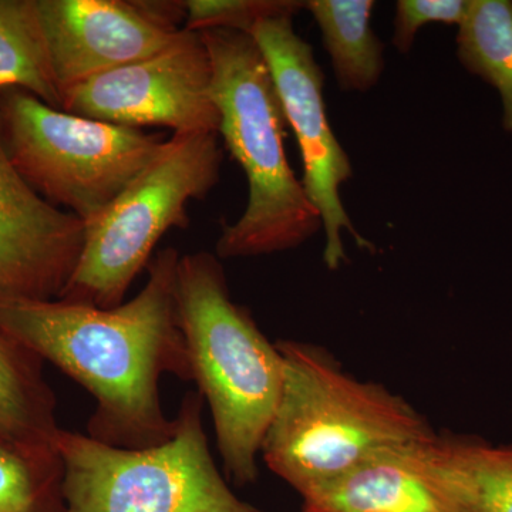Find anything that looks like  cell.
<instances>
[{"label": "cell", "mask_w": 512, "mask_h": 512, "mask_svg": "<svg viewBox=\"0 0 512 512\" xmlns=\"http://www.w3.org/2000/svg\"><path fill=\"white\" fill-rule=\"evenodd\" d=\"M180 256L171 247L153 256L143 291L116 308L0 296V329L92 394L94 440L141 450L175 433L160 383L164 375L191 382L175 295Z\"/></svg>", "instance_id": "6da1fadb"}, {"label": "cell", "mask_w": 512, "mask_h": 512, "mask_svg": "<svg viewBox=\"0 0 512 512\" xmlns=\"http://www.w3.org/2000/svg\"><path fill=\"white\" fill-rule=\"evenodd\" d=\"M276 346L284 387L261 456L301 497L370 458L436 436L406 400L343 372L322 349L295 340Z\"/></svg>", "instance_id": "7a4b0ae2"}, {"label": "cell", "mask_w": 512, "mask_h": 512, "mask_svg": "<svg viewBox=\"0 0 512 512\" xmlns=\"http://www.w3.org/2000/svg\"><path fill=\"white\" fill-rule=\"evenodd\" d=\"M175 295L191 380L210 407L225 471L239 485L254 483L281 400L284 357L251 313L232 301L217 255L180 256Z\"/></svg>", "instance_id": "3957f363"}, {"label": "cell", "mask_w": 512, "mask_h": 512, "mask_svg": "<svg viewBox=\"0 0 512 512\" xmlns=\"http://www.w3.org/2000/svg\"><path fill=\"white\" fill-rule=\"evenodd\" d=\"M200 35L212 64L218 134L248 181L247 208L222 229L215 255L252 258L301 247L323 224L286 156L289 124L265 57L247 33L210 29Z\"/></svg>", "instance_id": "277c9868"}, {"label": "cell", "mask_w": 512, "mask_h": 512, "mask_svg": "<svg viewBox=\"0 0 512 512\" xmlns=\"http://www.w3.org/2000/svg\"><path fill=\"white\" fill-rule=\"evenodd\" d=\"M202 410L201 394L188 392L173 437L141 450L60 430L66 512H264L238 498L215 466Z\"/></svg>", "instance_id": "5b68a950"}, {"label": "cell", "mask_w": 512, "mask_h": 512, "mask_svg": "<svg viewBox=\"0 0 512 512\" xmlns=\"http://www.w3.org/2000/svg\"><path fill=\"white\" fill-rule=\"evenodd\" d=\"M215 133H174L154 160L97 220L86 225L79 262L60 301L100 309L121 305L168 229L187 228V204L220 181Z\"/></svg>", "instance_id": "8992f818"}, {"label": "cell", "mask_w": 512, "mask_h": 512, "mask_svg": "<svg viewBox=\"0 0 512 512\" xmlns=\"http://www.w3.org/2000/svg\"><path fill=\"white\" fill-rule=\"evenodd\" d=\"M3 141L18 173L84 224L100 217L147 167L163 134L74 116L25 90L0 92Z\"/></svg>", "instance_id": "52a82bcc"}, {"label": "cell", "mask_w": 512, "mask_h": 512, "mask_svg": "<svg viewBox=\"0 0 512 512\" xmlns=\"http://www.w3.org/2000/svg\"><path fill=\"white\" fill-rule=\"evenodd\" d=\"M249 36L265 57L301 148L303 190L325 229L323 259L329 269H338L346 259L343 232L355 238L360 248L375 247L357 232L340 198V187L352 178L353 168L326 116L325 74L312 46L293 29V16L261 20Z\"/></svg>", "instance_id": "ba28073f"}, {"label": "cell", "mask_w": 512, "mask_h": 512, "mask_svg": "<svg viewBox=\"0 0 512 512\" xmlns=\"http://www.w3.org/2000/svg\"><path fill=\"white\" fill-rule=\"evenodd\" d=\"M62 99L66 113L104 123L220 133L210 55L200 32L187 29L163 52L74 84Z\"/></svg>", "instance_id": "9c48e42d"}, {"label": "cell", "mask_w": 512, "mask_h": 512, "mask_svg": "<svg viewBox=\"0 0 512 512\" xmlns=\"http://www.w3.org/2000/svg\"><path fill=\"white\" fill-rule=\"evenodd\" d=\"M60 92L140 62L185 35V2L37 0Z\"/></svg>", "instance_id": "30bf717a"}, {"label": "cell", "mask_w": 512, "mask_h": 512, "mask_svg": "<svg viewBox=\"0 0 512 512\" xmlns=\"http://www.w3.org/2000/svg\"><path fill=\"white\" fill-rule=\"evenodd\" d=\"M86 224L47 202L18 173L0 123V296L55 301L69 284Z\"/></svg>", "instance_id": "8fae6325"}, {"label": "cell", "mask_w": 512, "mask_h": 512, "mask_svg": "<svg viewBox=\"0 0 512 512\" xmlns=\"http://www.w3.org/2000/svg\"><path fill=\"white\" fill-rule=\"evenodd\" d=\"M406 456L448 511L512 512V446L436 434Z\"/></svg>", "instance_id": "7c38bea8"}, {"label": "cell", "mask_w": 512, "mask_h": 512, "mask_svg": "<svg viewBox=\"0 0 512 512\" xmlns=\"http://www.w3.org/2000/svg\"><path fill=\"white\" fill-rule=\"evenodd\" d=\"M302 501V512H450L410 463L406 448L370 458Z\"/></svg>", "instance_id": "4fadbf2b"}, {"label": "cell", "mask_w": 512, "mask_h": 512, "mask_svg": "<svg viewBox=\"0 0 512 512\" xmlns=\"http://www.w3.org/2000/svg\"><path fill=\"white\" fill-rule=\"evenodd\" d=\"M43 360L0 329V437L33 448L57 450L62 427Z\"/></svg>", "instance_id": "5bb4252c"}, {"label": "cell", "mask_w": 512, "mask_h": 512, "mask_svg": "<svg viewBox=\"0 0 512 512\" xmlns=\"http://www.w3.org/2000/svg\"><path fill=\"white\" fill-rule=\"evenodd\" d=\"M340 89L367 92L384 69L383 43L370 28L373 0H309Z\"/></svg>", "instance_id": "9a60e30c"}, {"label": "cell", "mask_w": 512, "mask_h": 512, "mask_svg": "<svg viewBox=\"0 0 512 512\" xmlns=\"http://www.w3.org/2000/svg\"><path fill=\"white\" fill-rule=\"evenodd\" d=\"M25 90L62 110L37 0H0V92Z\"/></svg>", "instance_id": "2e32d148"}, {"label": "cell", "mask_w": 512, "mask_h": 512, "mask_svg": "<svg viewBox=\"0 0 512 512\" xmlns=\"http://www.w3.org/2000/svg\"><path fill=\"white\" fill-rule=\"evenodd\" d=\"M457 57L468 72L498 90L503 127L512 133V0H470L458 26Z\"/></svg>", "instance_id": "e0dca14e"}, {"label": "cell", "mask_w": 512, "mask_h": 512, "mask_svg": "<svg viewBox=\"0 0 512 512\" xmlns=\"http://www.w3.org/2000/svg\"><path fill=\"white\" fill-rule=\"evenodd\" d=\"M63 480L57 450L0 437V512H66Z\"/></svg>", "instance_id": "ac0fdd59"}, {"label": "cell", "mask_w": 512, "mask_h": 512, "mask_svg": "<svg viewBox=\"0 0 512 512\" xmlns=\"http://www.w3.org/2000/svg\"><path fill=\"white\" fill-rule=\"evenodd\" d=\"M184 29L204 32L231 29L249 35L256 23L275 16H295L305 2L295 0H188Z\"/></svg>", "instance_id": "d6986e66"}, {"label": "cell", "mask_w": 512, "mask_h": 512, "mask_svg": "<svg viewBox=\"0 0 512 512\" xmlns=\"http://www.w3.org/2000/svg\"><path fill=\"white\" fill-rule=\"evenodd\" d=\"M470 0H399L394 16L393 45L400 53L412 50L414 37L427 23L460 26Z\"/></svg>", "instance_id": "ffe728a7"}]
</instances>
